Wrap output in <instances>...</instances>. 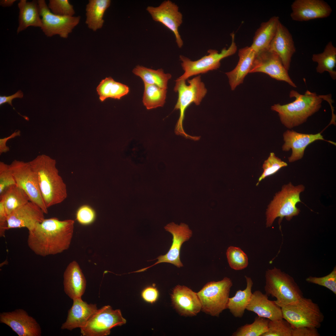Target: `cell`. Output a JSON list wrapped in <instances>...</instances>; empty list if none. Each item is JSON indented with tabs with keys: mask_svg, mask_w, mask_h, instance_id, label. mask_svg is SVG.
<instances>
[{
	"mask_svg": "<svg viewBox=\"0 0 336 336\" xmlns=\"http://www.w3.org/2000/svg\"><path fill=\"white\" fill-rule=\"evenodd\" d=\"M268 49L276 53L285 68L288 71L289 69L291 58L296 48L292 34L280 21Z\"/></svg>",
	"mask_w": 336,
	"mask_h": 336,
	"instance_id": "44dd1931",
	"label": "cell"
},
{
	"mask_svg": "<svg viewBox=\"0 0 336 336\" xmlns=\"http://www.w3.org/2000/svg\"><path fill=\"white\" fill-rule=\"evenodd\" d=\"M146 10L154 21L162 23L173 32L177 46L181 48L183 42L178 28L182 23L183 16L177 5L167 0L163 1L157 7L149 6Z\"/></svg>",
	"mask_w": 336,
	"mask_h": 336,
	"instance_id": "9a60e30c",
	"label": "cell"
},
{
	"mask_svg": "<svg viewBox=\"0 0 336 336\" xmlns=\"http://www.w3.org/2000/svg\"><path fill=\"white\" fill-rule=\"evenodd\" d=\"M284 143L282 146L283 151H288L292 150L291 156L288 158L290 162H292L301 159L303 157L305 150L310 144L317 140H325L321 133L316 134H308L299 133L292 130H287L283 134Z\"/></svg>",
	"mask_w": 336,
	"mask_h": 336,
	"instance_id": "ffe728a7",
	"label": "cell"
},
{
	"mask_svg": "<svg viewBox=\"0 0 336 336\" xmlns=\"http://www.w3.org/2000/svg\"><path fill=\"white\" fill-rule=\"evenodd\" d=\"M23 96V93L21 91L19 90L14 94L9 96H0V106L6 103H8L11 105L13 108L15 110L12 104V101L13 99L17 98H22Z\"/></svg>",
	"mask_w": 336,
	"mask_h": 336,
	"instance_id": "7dc6e473",
	"label": "cell"
},
{
	"mask_svg": "<svg viewBox=\"0 0 336 336\" xmlns=\"http://www.w3.org/2000/svg\"><path fill=\"white\" fill-rule=\"evenodd\" d=\"M283 318L293 328L303 326L320 327L324 318L318 305L303 296L298 301L281 307Z\"/></svg>",
	"mask_w": 336,
	"mask_h": 336,
	"instance_id": "52a82bcc",
	"label": "cell"
},
{
	"mask_svg": "<svg viewBox=\"0 0 336 336\" xmlns=\"http://www.w3.org/2000/svg\"><path fill=\"white\" fill-rule=\"evenodd\" d=\"M29 162L36 174L41 194L47 208L63 202L67 197V187L58 174L56 161L43 154Z\"/></svg>",
	"mask_w": 336,
	"mask_h": 336,
	"instance_id": "7a4b0ae2",
	"label": "cell"
},
{
	"mask_svg": "<svg viewBox=\"0 0 336 336\" xmlns=\"http://www.w3.org/2000/svg\"><path fill=\"white\" fill-rule=\"evenodd\" d=\"M171 299L174 307L182 316H194L201 310L197 293L186 286H176L172 291Z\"/></svg>",
	"mask_w": 336,
	"mask_h": 336,
	"instance_id": "d6986e66",
	"label": "cell"
},
{
	"mask_svg": "<svg viewBox=\"0 0 336 336\" xmlns=\"http://www.w3.org/2000/svg\"><path fill=\"white\" fill-rule=\"evenodd\" d=\"M0 322L10 327L19 336H40L41 327L24 310L19 309L0 314Z\"/></svg>",
	"mask_w": 336,
	"mask_h": 336,
	"instance_id": "2e32d148",
	"label": "cell"
},
{
	"mask_svg": "<svg viewBox=\"0 0 336 336\" xmlns=\"http://www.w3.org/2000/svg\"><path fill=\"white\" fill-rule=\"evenodd\" d=\"M132 72L139 77L144 84L155 85L166 90L167 88L168 81L171 77L170 74L165 73L161 68L155 70L140 65L137 66Z\"/></svg>",
	"mask_w": 336,
	"mask_h": 336,
	"instance_id": "1f68e13d",
	"label": "cell"
},
{
	"mask_svg": "<svg viewBox=\"0 0 336 336\" xmlns=\"http://www.w3.org/2000/svg\"><path fill=\"white\" fill-rule=\"evenodd\" d=\"M126 320L119 309L113 310L109 305L96 310L85 325L80 329L83 336H105L113 328L125 324Z\"/></svg>",
	"mask_w": 336,
	"mask_h": 336,
	"instance_id": "30bf717a",
	"label": "cell"
},
{
	"mask_svg": "<svg viewBox=\"0 0 336 336\" xmlns=\"http://www.w3.org/2000/svg\"><path fill=\"white\" fill-rule=\"evenodd\" d=\"M270 320L257 316L251 324H246L239 327L232 334L233 336H262L268 329Z\"/></svg>",
	"mask_w": 336,
	"mask_h": 336,
	"instance_id": "e575fe53",
	"label": "cell"
},
{
	"mask_svg": "<svg viewBox=\"0 0 336 336\" xmlns=\"http://www.w3.org/2000/svg\"><path fill=\"white\" fill-rule=\"evenodd\" d=\"M226 255L229 265L233 269L241 270L248 265L247 255L239 247L230 246L226 250Z\"/></svg>",
	"mask_w": 336,
	"mask_h": 336,
	"instance_id": "d590c367",
	"label": "cell"
},
{
	"mask_svg": "<svg viewBox=\"0 0 336 336\" xmlns=\"http://www.w3.org/2000/svg\"><path fill=\"white\" fill-rule=\"evenodd\" d=\"M264 290L281 308L298 301L303 294L293 278L276 267L268 269L265 274Z\"/></svg>",
	"mask_w": 336,
	"mask_h": 336,
	"instance_id": "5b68a950",
	"label": "cell"
},
{
	"mask_svg": "<svg viewBox=\"0 0 336 336\" xmlns=\"http://www.w3.org/2000/svg\"><path fill=\"white\" fill-rule=\"evenodd\" d=\"M142 102L148 110L162 107L165 103L167 90L156 85L144 84Z\"/></svg>",
	"mask_w": 336,
	"mask_h": 336,
	"instance_id": "836d02e7",
	"label": "cell"
},
{
	"mask_svg": "<svg viewBox=\"0 0 336 336\" xmlns=\"http://www.w3.org/2000/svg\"><path fill=\"white\" fill-rule=\"evenodd\" d=\"M64 290L72 300L82 298L85 291L86 280L79 265L73 261L70 263L63 273Z\"/></svg>",
	"mask_w": 336,
	"mask_h": 336,
	"instance_id": "cb8c5ba5",
	"label": "cell"
},
{
	"mask_svg": "<svg viewBox=\"0 0 336 336\" xmlns=\"http://www.w3.org/2000/svg\"><path fill=\"white\" fill-rule=\"evenodd\" d=\"M96 217L95 210L87 205H83L77 210L76 214V220L80 224L88 225L93 223Z\"/></svg>",
	"mask_w": 336,
	"mask_h": 336,
	"instance_id": "60d3db41",
	"label": "cell"
},
{
	"mask_svg": "<svg viewBox=\"0 0 336 336\" xmlns=\"http://www.w3.org/2000/svg\"><path fill=\"white\" fill-rule=\"evenodd\" d=\"M246 286L243 290H237L234 296L229 297L226 309L236 318L243 317L246 307L251 298L252 293V289L253 283L251 278L245 276Z\"/></svg>",
	"mask_w": 336,
	"mask_h": 336,
	"instance_id": "f1b7e54d",
	"label": "cell"
},
{
	"mask_svg": "<svg viewBox=\"0 0 336 336\" xmlns=\"http://www.w3.org/2000/svg\"><path fill=\"white\" fill-rule=\"evenodd\" d=\"M233 283L229 278L208 282L197 293L201 310L213 316H218L226 309Z\"/></svg>",
	"mask_w": 336,
	"mask_h": 336,
	"instance_id": "ba28073f",
	"label": "cell"
},
{
	"mask_svg": "<svg viewBox=\"0 0 336 336\" xmlns=\"http://www.w3.org/2000/svg\"><path fill=\"white\" fill-rule=\"evenodd\" d=\"M280 21L279 17L274 16L261 24L255 33L250 46L256 53L268 49Z\"/></svg>",
	"mask_w": 336,
	"mask_h": 336,
	"instance_id": "4316f807",
	"label": "cell"
},
{
	"mask_svg": "<svg viewBox=\"0 0 336 336\" xmlns=\"http://www.w3.org/2000/svg\"><path fill=\"white\" fill-rule=\"evenodd\" d=\"M246 310L271 320L283 318L281 308L274 301L269 300L266 294L259 290L252 293Z\"/></svg>",
	"mask_w": 336,
	"mask_h": 336,
	"instance_id": "603a6c76",
	"label": "cell"
},
{
	"mask_svg": "<svg viewBox=\"0 0 336 336\" xmlns=\"http://www.w3.org/2000/svg\"><path fill=\"white\" fill-rule=\"evenodd\" d=\"M16 184L27 194L30 200L38 205L45 214L48 213L38 185L36 176L30 162L14 160L9 165Z\"/></svg>",
	"mask_w": 336,
	"mask_h": 336,
	"instance_id": "8fae6325",
	"label": "cell"
},
{
	"mask_svg": "<svg viewBox=\"0 0 336 336\" xmlns=\"http://www.w3.org/2000/svg\"><path fill=\"white\" fill-rule=\"evenodd\" d=\"M0 201L2 202L7 216L30 201L26 193L16 184L10 186L3 191L0 194Z\"/></svg>",
	"mask_w": 336,
	"mask_h": 336,
	"instance_id": "f546056e",
	"label": "cell"
},
{
	"mask_svg": "<svg viewBox=\"0 0 336 336\" xmlns=\"http://www.w3.org/2000/svg\"><path fill=\"white\" fill-rule=\"evenodd\" d=\"M317 328L303 326L293 328L292 336H320Z\"/></svg>",
	"mask_w": 336,
	"mask_h": 336,
	"instance_id": "7bdbcfd3",
	"label": "cell"
},
{
	"mask_svg": "<svg viewBox=\"0 0 336 336\" xmlns=\"http://www.w3.org/2000/svg\"><path fill=\"white\" fill-rule=\"evenodd\" d=\"M256 54L250 46L239 50L237 65L233 70L226 73L231 90H234L243 83L245 77L250 72Z\"/></svg>",
	"mask_w": 336,
	"mask_h": 336,
	"instance_id": "d4e9b609",
	"label": "cell"
},
{
	"mask_svg": "<svg viewBox=\"0 0 336 336\" xmlns=\"http://www.w3.org/2000/svg\"><path fill=\"white\" fill-rule=\"evenodd\" d=\"M15 184L16 182L9 165L0 161V194L7 188Z\"/></svg>",
	"mask_w": 336,
	"mask_h": 336,
	"instance_id": "b9f144b4",
	"label": "cell"
},
{
	"mask_svg": "<svg viewBox=\"0 0 336 336\" xmlns=\"http://www.w3.org/2000/svg\"><path fill=\"white\" fill-rule=\"evenodd\" d=\"M287 165L286 162L277 157L273 152H271L263 164V172L259 179L257 185L266 177L275 174L281 168Z\"/></svg>",
	"mask_w": 336,
	"mask_h": 336,
	"instance_id": "74e56055",
	"label": "cell"
},
{
	"mask_svg": "<svg viewBox=\"0 0 336 336\" xmlns=\"http://www.w3.org/2000/svg\"><path fill=\"white\" fill-rule=\"evenodd\" d=\"M164 228L173 236L172 244L168 252L157 257L158 261L153 264L134 271V273L144 271L155 265L162 263H170L178 268L183 266L180 258L181 248L183 244L192 236V231L187 225L183 223L178 225L171 222L167 225Z\"/></svg>",
	"mask_w": 336,
	"mask_h": 336,
	"instance_id": "5bb4252c",
	"label": "cell"
},
{
	"mask_svg": "<svg viewBox=\"0 0 336 336\" xmlns=\"http://www.w3.org/2000/svg\"><path fill=\"white\" fill-rule=\"evenodd\" d=\"M44 212L35 203L29 201L16 209L7 217V230L25 227L29 231L33 230L36 224L44 219Z\"/></svg>",
	"mask_w": 336,
	"mask_h": 336,
	"instance_id": "ac0fdd59",
	"label": "cell"
},
{
	"mask_svg": "<svg viewBox=\"0 0 336 336\" xmlns=\"http://www.w3.org/2000/svg\"><path fill=\"white\" fill-rule=\"evenodd\" d=\"M42 26L40 28L48 37L58 35L67 39L74 29L79 24L81 17L61 16L55 15L50 10L44 0H38Z\"/></svg>",
	"mask_w": 336,
	"mask_h": 336,
	"instance_id": "7c38bea8",
	"label": "cell"
},
{
	"mask_svg": "<svg viewBox=\"0 0 336 336\" xmlns=\"http://www.w3.org/2000/svg\"><path fill=\"white\" fill-rule=\"evenodd\" d=\"M47 5L50 11L57 15L72 16L75 14L73 6L68 0H49Z\"/></svg>",
	"mask_w": 336,
	"mask_h": 336,
	"instance_id": "f35d334b",
	"label": "cell"
},
{
	"mask_svg": "<svg viewBox=\"0 0 336 336\" xmlns=\"http://www.w3.org/2000/svg\"><path fill=\"white\" fill-rule=\"evenodd\" d=\"M291 7L290 16L297 21L327 18L332 12L330 6L323 0H295Z\"/></svg>",
	"mask_w": 336,
	"mask_h": 336,
	"instance_id": "e0dca14e",
	"label": "cell"
},
{
	"mask_svg": "<svg viewBox=\"0 0 336 336\" xmlns=\"http://www.w3.org/2000/svg\"><path fill=\"white\" fill-rule=\"evenodd\" d=\"M293 329L289 323L283 318L270 320L267 331L262 336H292Z\"/></svg>",
	"mask_w": 336,
	"mask_h": 336,
	"instance_id": "8d00e7d4",
	"label": "cell"
},
{
	"mask_svg": "<svg viewBox=\"0 0 336 336\" xmlns=\"http://www.w3.org/2000/svg\"><path fill=\"white\" fill-rule=\"evenodd\" d=\"M21 132L20 130H17L14 131L8 137L0 139V154L5 153L9 151V147L7 146L6 143L7 141L10 139L15 138L21 135Z\"/></svg>",
	"mask_w": 336,
	"mask_h": 336,
	"instance_id": "bcb514c9",
	"label": "cell"
},
{
	"mask_svg": "<svg viewBox=\"0 0 336 336\" xmlns=\"http://www.w3.org/2000/svg\"><path fill=\"white\" fill-rule=\"evenodd\" d=\"M159 295L157 288L152 286L145 288L141 293L143 299L146 302L151 303H154L157 300Z\"/></svg>",
	"mask_w": 336,
	"mask_h": 336,
	"instance_id": "ee69618b",
	"label": "cell"
},
{
	"mask_svg": "<svg viewBox=\"0 0 336 336\" xmlns=\"http://www.w3.org/2000/svg\"><path fill=\"white\" fill-rule=\"evenodd\" d=\"M16 1V0H0V5L3 7H11Z\"/></svg>",
	"mask_w": 336,
	"mask_h": 336,
	"instance_id": "c3c4849f",
	"label": "cell"
},
{
	"mask_svg": "<svg viewBox=\"0 0 336 336\" xmlns=\"http://www.w3.org/2000/svg\"><path fill=\"white\" fill-rule=\"evenodd\" d=\"M231 35L232 41L230 46L227 49L226 48L223 49L220 53L217 50L210 49L208 51V55L196 61H192L184 56L180 55V60L182 62L181 67L184 72L177 79L186 80L193 76L205 73L219 68L221 61L233 54L237 50L234 34L232 33Z\"/></svg>",
	"mask_w": 336,
	"mask_h": 336,
	"instance_id": "9c48e42d",
	"label": "cell"
},
{
	"mask_svg": "<svg viewBox=\"0 0 336 336\" xmlns=\"http://www.w3.org/2000/svg\"><path fill=\"white\" fill-rule=\"evenodd\" d=\"M289 96L294 98L295 100L285 105L274 104L271 109L278 113L282 123L291 129L303 124L309 117L317 112L326 96L318 95L308 90L302 95L292 90Z\"/></svg>",
	"mask_w": 336,
	"mask_h": 336,
	"instance_id": "3957f363",
	"label": "cell"
},
{
	"mask_svg": "<svg viewBox=\"0 0 336 336\" xmlns=\"http://www.w3.org/2000/svg\"><path fill=\"white\" fill-rule=\"evenodd\" d=\"M72 305L68 310L66 321L62 324V329L72 330L76 328L84 327L89 319L97 310L96 304H88L82 298L73 300Z\"/></svg>",
	"mask_w": 336,
	"mask_h": 336,
	"instance_id": "7402d4cb",
	"label": "cell"
},
{
	"mask_svg": "<svg viewBox=\"0 0 336 336\" xmlns=\"http://www.w3.org/2000/svg\"><path fill=\"white\" fill-rule=\"evenodd\" d=\"M305 188L302 184L294 186L291 182L282 187L281 191L275 194L267 209V227L271 226L277 217H279L280 224L284 217L289 221L300 213V210L296 205L301 202L300 195Z\"/></svg>",
	"mask_w": 336,
	"mask_h": 336,
	"instance_id": "8992f818",
	"label": "cell"
},
{
	"mask_svg": "<svg viewBox=\"0 0 336 336\" xmlns=\"http://www.w3.org/2000/svg\"><path fill=\"white\" fill-rule=\"evenodd\" d=\"M110 0H89L86 8V24L88 27L96 31L101 29L104 20V14L110 5Z\"/></svg>",
	"mask_w": 336,
	"mask_h": 336,
	"instance_id": "83f0119b",
	"label": "cell"
},
{
	"mask_svg": "<svg viewBox=\"0 0 336 336\" xmlns=\"http://www.w3.org/2000/svg\"><path fill=\"white\" fill-rule=\"evenodd\" d=\"M74 222L72 219H45L29 231L28 247L36 254L43 257L62 253L70 246Z\"/></svg>",
	"mask_w": 336,
	"mask_h": 336,
	"instance_id": "6da1fadb",
	"label": "cell"
},
{
	"mask_svg": "<svg viewBox=\"0 0 336 336\" xmlns=\"http://www.w3.org/2000/svg\"><path fill=\"white\" fill-rule=\"evenodd\" d=\"M7 215L2 201H0V236H5V232L7 230Z\"/></svg>",
	"mask_w": 336,
	"mask_h": 336,
	"instance_id": "f6af8a7d",
	"label": "cell"
},
{
	"mask_svg": "<svg viewBox=\"0 0 336 336\" xmlns=\"http://www.w3.org/2000/svg\"><path fill=\"white\" fill-rule=\"evenodd\" d=\"M261 72L278 80L283 81L296 87L289 77L278 56L268 49L256 54L250 72Z\"/></svg>",
	"mask_w": 336,
	"mask_h": 336,
	"instance_id": "4fadbf2b",
	"label": "cell"
},
{
	"mask_svg": "<svg viewBox=\"0 0 336 336\" xmlns=\"http://www.w3.org/2000/svg\"><path fill=\"white\" fill-rule=\"evenodd\" d=\"M186 80L177 79L174 87V91L178 93V98L174 109L179 110L180 115L175 128L176 134L182 136L186 138L194 141L198 140L199 137L187 134L183 128L186 109L192 103L199 105L206 95L207 90L204 83L202 81L200 75L196 76L191 79H188V85Z\"/></svg>",
	"mask_w": 336,
	"mask_h": 336,
	"instance_id": "277c9868",
	"label": "cell"
},
{
	"mask_svg": "<svg viewBox=\"0 0 336 336\" xmlns=\"http://www.w3.org/2000/svg\"><path fill=\"white\" fill-rule=\"evenodd\" d=\"M18 7L19 12L16 30L17 34L30 26L42 27V21L38 0H20L18 3Z\"/></svg>",
	"mask_w": 336,
	"mask_h": 336,
	"instance_id": "484cf974",
	"label": "cell"
},
{
	"mask_svg": "<svg viewBox=\"0 0 336 336\" xmlns=\"http://www.w3.org/2000/svg\"><path fill=\"white\" fill-rule=\"evenodd\" d=\"M96 90L100 100L103 102L109 98L120 99L128 93L129 88L127 85L117 82L110 77L103 79Z\"/></svg>",
	"mask_w": 336,
	"mask_h": 336,
	"instance_id": "d6a6232c",
	"label": "cell"
},
{
	"mask_svg": "<svg viewBox=\"0 0 336 336\" xmlns=\"http://www.w3.org/2000/svg\"><path fill=\"white\" fill-rule=\"evenodd\" d=\"M312 61L316 62V72L320 73L328 72L332 78L336 79V72L334 70L336 64V48L331 41L326 45L323 52L313 54Z\"/></svg>",
	"mask_w": 336,
	"mask_h": 336,
	"instance_id": "4dcf8cb0",
	"label": "cell"
},
{
	"mask_svg": "<svg viewBox=\"0 0 336 336\" xmlns=\"http://www.w3.org/2000/svg\"><path fill=\"white\" fill-rule=\"evenodd\" d=\"M309 283L325 287L336 295V267H334L330 273L324 277L309 276L306 279Z\"/></svg>",
	"mask_w": 336,
	"mask_h": 336,
	"instance_id": "ab89813d",
	"label": "cell"
}]
</instances>
